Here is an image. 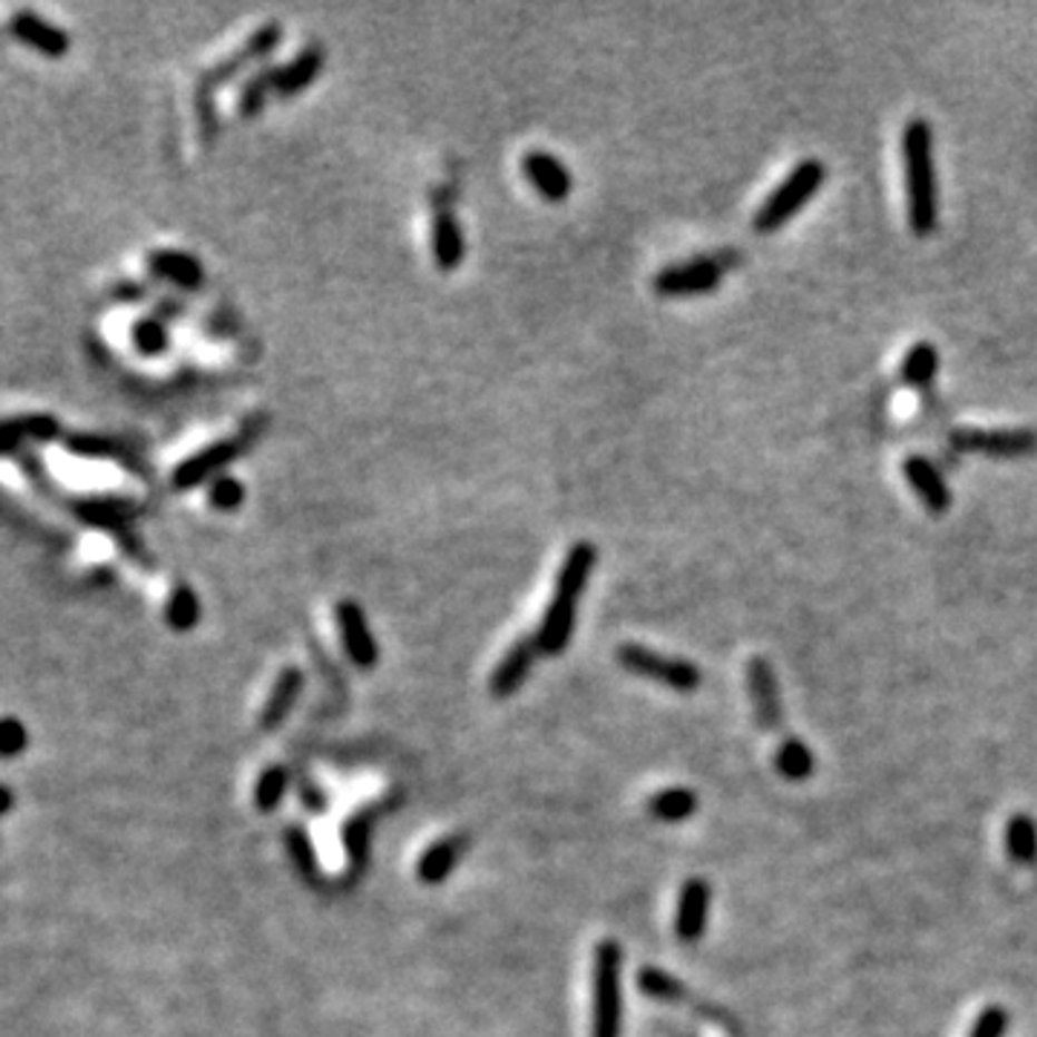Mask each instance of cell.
<instances>
[{
	"label": "cell",
	"instance_id": "1",
	"mask_svg": "<svg viewBox=\"0 0 1037 1037\" xmlns=\"http://www.w3.org/2000/svg\"><path fill=\"white\" fill-rule=\"evenodd\" d=\"M594 565H597V548L591 542L571 545V550L565 554L557 574V588H554V597H550L537 637H534L542 655H562L571 643L579 597L591 579Z\"/></svg>",
	"mask_w": 1037,
	"mask_h": 1037
},
{
	"label": "cell",
	"instance_id": "2",
	"mask_svg": "<svg viewBox=\"0 0 1037 1037\" xmlns=\"http://www.w3.org/2000/svg\"><path fill=\"white\" fill-rule=\"evenodd\" d=\"M906 159L908 223L917 237L937 228V174H933V130L926 119H911L902 130Z\"/></svg>",
	"mask_w": 1037,
	"mask_h": 1037
},
{
	"label": "cell",
	"instance_id": "3",
	"mask_svg": "<svg viewBox=\"0 0 1037 1037\" xmlns=\"http://www.w3.org/2000/svg\"><path fill=\"white\" fill-rule=\"evenodd\" d=\"M591 1037H623V948L603 940L594 948Z\"/></svg>",
	"mask_w": 1037,
	"mask_h": 1037
},
{
	"label": "cell",
	"instance_id": "4",
	"mask_svg": "<svg viewBox=\"0 0 1037 1037\" xmlns=\"http://www.w3.org/2000/svg\"><path fill=\"white\" fill-rule=\"evenodd\" d=\"M824 176H828V167H824L822 159H801L790 170L787 179H781L779 188L766 196L761 208L755 211L752 228L759 231V234H773L781 225H787L819 194V188L824 185Z\"/></svg>",
	"mask_w": 1037,
	"mask_h": 1037
},
{
	"label": "cell",
	"instance_id": "5",
	"mask_svg": "<svg viewBox=\"0 0 1037 1037\" xmlns=\"http://www.w3.org/2000/svg\"><path fill=\"white\" fill-rule=\"evenodd\" d=\"M617 661L626 672L637 677H648V681L661 683V686H668V689L683 692V695H689L701 686V668L697 663L683 661V657H668L661 655V652H652V648L640 646V643H623L617 648Z\"/></svg>",
	"mask_w": 1037,
	"mask_h": 1037
},
{
	"label": "cell",
	"instance_id": "6",
	"mask_svg": "<svg viewBox=\"0 0 1037 1037\" xmlns=\"http://www.w3.org/2000/svg\"><path fill=\"white\" fill-rule=\"evenodd\" d=\"M951 444L966 453L997 456V459H1017L1037 450V432L1029 427H997V430H977L962 427L951 432Z\"/></svg>",
	"mask_w": 1037,
	"mask_h": 1037
},
{
	"label": "cell",
	"instance_id": "7",
	"mask_svg": "<svg viewBox=\"0 0 1037 1037\" xmlns=\"http://www.w3.org/2000/svg\"><path fill=\"white\" fill-rule=\"evenodd\" d=\"M724 265L710 257L686 260L661 268L655 277V292L663 297H689V294H706L721 286Z\"/></svg>",
	"mask_w": 1037,
	"mask_h": 1037
},
{
	"label": "cell",
	"instance_id": "8",
	"mask_svg": "<svg viewBox=\"0 0 1037 1037\" xmlns=\"http://www.w3.org/2000/svg\"><path fill=\"white\" fill-rule=\"evenodd\" d=\"M334 623H337V634H341L343 652L352 661V666H358L361 672H370V668L378 666V640L375 634H372L370 623H366V614L363 608L358 606L355 599H341L337 608H334Z\"/></svg>",
	"mask_w": 1037,
	"mask_h": 1037
},
{
	"label": "cell",
	"instance_id": "9",
	"mask_svg": "<svg viewBox=\"0 0 1037 1037\" xmlns=\"http://www.w3.org/2000/svg\"><path fill=\"white\" fill-rule=\"evenodd\" d=\"M237 453L239 444L234 439L214 441V444L203 447V450L190 453L185 461H179V464L174 467L170 485H174V490H194L199 488V485H205V481L211 485L216 476H223V470L231 461L237 459Z\"/></svg>",
	"mask_w": 1037,
	"mask_h": 1037
},
{
	"label": "cell",
	"instance_id": "10",
	"mask_svg": "<svg viewBox=\"0 0 1037 1037\" xmlns=\"http://www.w3.org/2000/svg\"><path fill=\"white\" fill-rule=\"evenodd\" d=\"M63 436L61 421L52 412L0 418V459L27 450L29 444H52Z\"/></svg>",
	"mask_w": 1037,
	"mask_h": 1037
},
{
	"label": "cell",
	"instance_id": "11",
	"mask_svg": "<svg viewBox=\"0 0 1037 1037\" xmlns=\"http://www.w3.org/2000/svg\"><path fill=\"white\" fill-rule=\"evenodd\" d=\"M746 686H750V701L755 717L764 730H781L784 726V710H781V692L775 672L770 661L752 657L746 668Z\"/></svg>",
	"mask_w": 1037,
	"mask_h": 1037
},
{
	"label": "cell",
	"instance_id": "12",
	"mask_svg": "<svg viewBox=\"0 0 1037 1037\" xmlns=\"http://www.w3.org/2000/svg\"><path fill=\"white\" fill-rule=\"evenodd\" d=\"M70 508L84 525L112 530V534H125L127 525L139 513L136 501L127 496H81L70 501Z\"/></svg>",
	"mask_w": 1037,
	"mask_h": 1037
},
{
	"label": "cell",
	"instance_id": "13",
	"mask_svg": "<svg viewBox=\"0 0 1037 1037\" xmlns=\"http://www.w3.org/2000/svg\"><path fill=\"white\" fill-rule=\"evenodd\" d=\"M9 32L21 43H27L29 49H36L38 56L52 58V61L70 52V36H67L63 29H58L56 23L43 21L41 14L29 12V9H21V12L12 14Z\"/></svg>",
	"mask_w": 1037,
	"mask_h": 1037
},
{
	"label": "cell",
	"instance_id": "14",
	"mask_svg": "<svg viewBox=\"0 0 1037 1037\" xmlns=\"http://www.w3.org/2000/svg\"><path fill=\"white\" fill-rule=\"evenodd\" d=\"M908 485L917 493V499L926 505L931 516H946L951 510V490L946 485V476L940 473V467L933 464L926 456H908L902 464Z\"/></svg>",
	"mask_w": 1037,
	"mask_h": 1037
},
{
	"label": "cell",
	"instance_id": "15",
	"mask_svg": "<svg viewBox=\"0 0 1037 1037\" xmlns=\"http://www.w3.org/2000/svg\"><path fill=\"white\" fill-rule=\"evenodd\" d=\"M522 174L548 203H562L574 190V179L568 174V167L554 154H545V150H530V154L522 156Z\"/></svg>",
	"mask_w": 1037,
	"mask_h": 1037
},
{
	"label": "cell",
	"instance_id": "16",
	"mask_svg": "<svg viewBox=\"0 0 1037 1037\" xmlns=\"http://www.w3.org/2000/svg\"><path fill=\"white\" fill-rule=\"evenodd\" d=\"M147 268L150 274L170 286L182 288V292H196L205 283V268L203 263L188 254V251L176 248H156L147 254Z\"/></svg>",
	"mask_w": 1037,
	"mask_h": 1037
},
{
	"label": "cell",
	"instance_id": "17",
	"mask_svg": "<svg viewBox=\"0 0 1037 1037\" xmlns=\"http://www.w3.org/2000/svg\"><path fill=\"white\" fill-rule=\"evenodd\" d=\"M712 891L704 879H689L681 888L675 913V933L683 942H697L706 931V917H710Z\"/></svg>",
	"mask_w": 1037,
	"mask_h": 1037
},
{
	"label": "cell",
	"instance_id": "18",
	"mask_svg": "<svg viewBox=\"0 0 1037 1037\" xmlns=\"http://www.w3.org/2000/svg\"><path fill=\"white\" fill-rule=\"evenodd\" d=\"M537 640L534 637H519L513 646L508 648V655L501 657L499 666L493 668V675H490V692L496 697H510L519 686L525 683V677L530 675V666L537 661Z\"/></svg>",
	"mask_w": 1037,
	"mask_h": 1037
},
{
	"label": "cell",
	"instance_id": "19",
	"mask_svg": "<svg viewBox=\"0 0 1037 1037\" xmlns=\"http://www.w3.org/2000/svg\"><path fill=\"white\" fill-rule=\"evenodd\" d=\"M323 61H326V52L321 47H309L288 63L274 67V96L292 98L306 90L309 84L321 76Z\"/></svg>",
	"mask_w": 1037,
	"mask_h": 1037
},
{
	"label": "cell",
	"instance_id": "20",
	"mask_svg": "<svg viewBox=\"0 0 1037 1037\" xmlns=\"http://www.w3.org/2000/svg\"><path fill=\"white\" fill-rule=\"evenodd\" d=\"M430 248L432 263L439 265L441 272H453V268L464 263V234H461V225L456 223V216L450 211H436V216H432Z\"/></svg>",
	"mask_w": 1037,
	"mask_h": 1037
},
{
	"label": "cell",
	"instance_id": "21",
	"mask_svg": "<svg viewBox=\"0 0 1037 1037\" xmlns=\"http://www.w3.org/2000/svg\"><path fill=\"white\" fill-rule=\"evenodd\" d=\"M303 683H306V677H303V672H300L297 666H286L280 672V677L272 686V695H268V701H265L263 706V715H260V726H263L265 732L277 730V726L286 721L288 712L297 704L300 692H303Z\"/></svg>",
	"mask_w": 1037,
	"mask_h": 1037
},
{
	"label": "cell",
	"instance_id": "22",
	"mask_svg": "<svg viewBox=\"0 0 1037 1037\" xmlns=\"http://www.w3.org/2000/svg\"><path fill=\"white\" fill-rule=\"evenodd\" d=\"M467 839L464 835H450V839H441L432 848H427V853L418 859V879L427 884H441L453 868L459 864V859L464 857Z\"/></svg>",
	"mask_w": 1037,
	"mask_h": 1037
},
{
	"label": "cell",
	"instance_id": "23",
	"mask_svg": "<svg viewBox=\"0 0 1037 1037\" xmlns=\"http://www.w3.org/2000/svg\"><path fill=\"white\" fill-rule=\"evenodd\" d=\"M937 372H940V349L931 341L913 343L902 358V366H899L902 383H908L913 390H928Z\"/></svg>",
	"mask_w": 1037,
	"mask_h": 1037
},
{
	"label": "cell",
	"instance_id": "24",
	"mask_svg": "<svg viewBox=\"0 0 1037 1037\" xmlns=\"http://www.w3.org/2000/svg\"><path fill=\"white\" fill-rule=\"evenodd\" d=\"M199 617H203V606H199V597H196V591L190 588V585L179 583L174 591H170V597H167V603H165L167 626L174 628V632H179V634L194 632L196 623H199Z\"/></svg>",
	"mask_w": 1037,
	"mask_h": 1037
},
{
	"label": "cell",
	"instance_id": "25",
	"mask_svg": "<svg viewBox=\"0 0 1037 1037\" xmlns=\"http://www.w3.org/2000/svg\"><path fill=\"white\" fill-rule=\"evenodd\" d=\"M1006 850L1009 859L1024 868L1037 864V824L1029 815H1011L1006 824Z\"/></svg>",
	"mask_w": 1037,
	"mask_h": 1037
},
{
	"label": "cell",
	"instance_id": "26",
	"mask_svg": "<svg viewBox=\"0 0 1037 1037\" xmlns=\"http://www.w3.org/2000/svg\"><path fill=\"white\" fill-rule=\"evenodd\" d=\"M695 810H697V795L686 787L661 790V793L652 795V801H648V813L668 824L686 822L689 815H695Z\"/></svg>",
	"mask_w": 1037,
	"mask_h": 1037
},
{
	"label": "cell",
	"instance_id": "27",
	"mask_svg": "<svg viewBox=\"0 0 1037 1037\" xmlns=\"http://www.w3.org/2000/svg\"><path fill=\"white\" fill-rule=\"evenodd\" d=\"M775 770L787 781H804L813 775L815 759L804 741L799 738H784L781 741L779 752H775Z\"/></svg>",
	"mask_w": 1037,
	"mask_h": 1037
},
{
	"label": "cell",
	"instance_id": "28",
	"mask_svg": "<svg viewBox=\"0 0 1037 1037\" xmlns=\"http://www.w3.org/2000/svg\"><path fill=\"white\" fill-rule=\"evenodd\" d=\"M130 341L139 355L159 358L170 346V332H167L165 321H159V317H139L130 326Z\"/></svg>",
	"mask_w": 1037,
	"mask_h": 1037
},
{
	"label": "cell",
	"instance_id": "29",
	"mask_svg": "<svg viewBox=\"0 0 1037 1037\" xmlns=\"http://www.w3.org/2000/svg\"><path fill=\"white\" fill-rule=\"evenodd\" d=\"M637 986H640L643 995L652 997V1000H661V1002H683L686 997H689L677 977L666 975V971H661V968H655V966L640 968V975H637Z\"/></svg>",
	"mask_w": 1037,
	"mask_h": 1037
},
{
	"label": "cell",
	"instance_id": "30",
	"mask_svg": "<svg viewBox=\"0 0 1037 1037\" xmlns=\"http://www.w3.org/2000/svg\"><path fill=\"white\" fill-rule=\"evenodd\" d=\"M268 96H274V67H263L245 81L243 92H239V112L245 119H254L263 112Z\"/></svg>",
	"mask_w": 1037,
	"mask_h": 1037
},
{
	"label": "cell",
	"instance_id": "31",
	"mask_svg": "<svg viewBox=\"0 0 1037 1037\" xmlns=\"http://www.w3.org/2000/svg\"><path fill=\"white\" fill-rule=\"evenodd\" d=\"M288 770L286 766H268L263 775L257 779V787H254V804H257L260 813H272L277 808L283 795L288 790Z\"/></svg>",
	"mask_w": 1037,
	"mask_h": 1037
},
{
	"label": "cell",
	"instance_id": "32",
	"mask_svg": "<svg viewBox=\"0 0 1037 1037\" xmlns=\"http://www.w3.org/2000/svg\"><path fill=\"white\" fill-rule=\"evenodd\" d=\"M286 848H288V857H292L294 868L300 871V877L309 879V882H314V879H317V857H314L312 839H309L306 830L297 828V824H288V828H286Z\"/></svg>",
	"mask_w": 1037,
	"mask_h": 1037
},
{
	"label": "cell",
	"instance_id": "33",
	"mask_svg": "<svg viewBox=\"0 0 1037 1037\" xmlns=\"http://www.w3.org/2000/svg\"><path fill=\"white\" fill-rule=\"evenodd\" d=\"M208 501H211V508L219 510V513H234V510L243 508L245 485L237 479V476H231V473L216 476V479L208 485Z\"/></svg>",
	"mask_w": 1037,
	"mask_h": 1037
},
{
	"label": "cell",
	"instance_id": "34",
	"mask_svg": "<svg viewBox=\"0 0 1037 1037\" xmlns=\"http://www.w3.org/2000/svg\"><path fill=\"white\" fill-rule=\"evenodd\" d=\"M63 447L78 459H107L116 456V441L107 436H92V432H70L63 436Z\"/></svg>",
	"mask_w": 1037,
	"mask_h": 1037
},
{
	"label": "cell",
	"instance_id": "35",
	"mask_svg": "<svg viewBox=\"0 0 1037 1037\" xmlns=\"http://www.w3.org/2000/svg\"><path fill=\"white\" fill-rule=\"evenodd\" d=\"M280 38H283V27H280V23H268V27H263L260 32H254V36L248 38V43L243 47V56L248 58V63L263 61V58L272 56Z\"/></svg>",
	"mask_w": 1037,
	"mask_h": 1037
},
{
	"label": "cell",
	"instance_id": "36",
	"mask_svg": "<svg viewBox=\"0 0 1037 1037\" xmlns=\"http://www.w3.org/2000/svg\"><path fill=\"white\" fill-rule=\"evenodd\" d=\"M343 844H346V853L355 862L366 859V850H370V822H366V815H358V819H352L343 828Z\"/></svg>",
	"mask_w": 1037,
	"mask_h": 1037
},
{
	"label": "cell",
	"instance_id": "37",
	"mask_svg": "<svg viewBox=\"0 0 1037 1037\" xmlns=\"http://www.w3.org/2000/svg\"><path fill=\"white\" fill-rule=\"evenodd\" d=\"M1006 1026H1009L1006 1009H1002V1006H989V1009L977 1017L975 1029H971L968 1037H1002L1006 1035Z\"/></svg>",
	"mask_w": 1037,
	"mask_h": 1037
},
{
	"label": "cell",
	"instance_id": "38",
	"mask_svg": "<svg viewBox=\"0 0 1037 1037\" xmlns=\"http://www.w3.org/2000/svg\"><path fill=\"white\" fill-rule=\"evenodd\" d=\"M196 110H199V130H203V141H214L216 136V110H214V96H211L208 84H199V96H196Z\"/></svg>",
	"mask_w": 1037,
	"mask_h": 1037
},
{
	"label": "cell",
	"instance_id": "39",
	"mask_svg": "<svg viewBox=\"0 0 1037 1037\" xmlns=\"http://www.w3.org/2000/svg\"><path fill=\"white\" fill-rule=\"evenodd\" d=\"M27 746V730L14 717L0 721V755H18Z\"/></svg>",
	"mask_w": 1037,
	"mask_h": 1037
},
{
	"label": "cell",
	"instance_id": "40",
	"mask_svg": "<svg viewBox=\"0 0 1037 1037\" xmlns=\"http://www.w3.org/2000/svg\"><path fill=\"white\" fill-rule=\"evenodd\" d=\"M300 795H303V801H306L312 813H323V810H326V795L317 793V790L312 787V781H303Z\"/></svg>",
	"mask_w": 1037,
	"mask_h": 1037
},
{
	"label": "cell",
	"instance_id": "41",
	"mask_svg": "<svg viewBox=\"0 0 1037 1037\" xmlns=\"http://www.w3.org/2000/svg\"><path fill=\"white\" fill-rule=\"evenodd\" d=\"M9 801H12V795H9L7 790L0 787V813H7V810H9Z\"/></svg>",
	"mask_w": 1037,
	"mask_h": 1037
}]
</instances>
